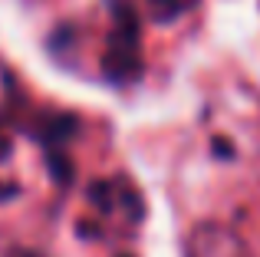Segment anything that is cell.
I'll list each match as a JSON object with an SVG mask.
<instances>
[{
    "label": "cell",
    "instance_id": "cell-2",
    "mask_svg": "<svg viewBox=\"0 0 260 257\" xmlns=\"http://www.w3.org/2000/svg\"><path fill=\"white\" fill-rule=\"evenodd\" d=\"M184 257H247V244L231 228L208 221V224H198L188 234Z\"/></svg>",
    "mask_w": 260,
    "mask_h": 257
},
{
    "label": "cell",
    "instance_id": "cell-3",
    "mask_svg": "<svg viewBox=\"0 0 260 257\" xmlns=\"http://www.w3.org/2000/svg\"><path fill=\"white\" fill-rule=\"evenodd\" d=\"M76 125H79V119L73 116V112H43V116L37 119V125H33V135H37L46 148H56V145H63V142H70L73 135H76Z\"/></svg>",
    "mask_w": 260,
    "mask_h": 257
},
{
    "label": "cell",
    "instance_id": "cell-4",
    "mask_svg": "<svg viewBox=\"0 0 260 257\" xmlns=\"http://www.w3.org/2000/svg\"><path fill=\"white\" fill-rule=\"evenodd\" d=\"M89 201H92L95 211L112 214L119 208V178H95L89 185Z\"/></svg>",
    "mask_w": 260,
    "mask_h": 257
},
{
    "label": "cell",
    "instance_id": "cell-8",
    "mask_svg": "<svg viewBox=\"0 0 260 257\" xmlns=\"http://www.w3.org/2000/svg\"><path fill=\"white\" fill-rule=\"evenodd\" d=\"M17 195H20L17 185H0V201H10V198H17Z\"/></svg>",
    "mask_w": 260,
    "mask_h": 257
},
{
    "label": "cell",
    "instance_id": "cell-9",
    "mask_svg": "<svg viewBox=\"0 0 260 257\" xmlns=\"http://www.w3.org/2000/svg\"><path fill=\"white\" fill-rule=\"evenodd\" d=\"M214 152H221L217 158H231V145H228V142H221V139L214 142Z\"/></svg>",
    "mask_w": 260,
    "mask_h": 257
},
{
    "label": "cell",
    "instance_id": "cell-6",
    "mask_svg": "<svg viewBox=\"0 0 260 257\" xmlns=\"http://www.w3.org/2000/svg\"><path fill=\"white\" fill-rule=\"evenodd\" d=\"M119 208H122V211H128V218H132V221L145 218V201H142L139 188L128 185L125 178H119Z\"/></svg>",
    "mask_w": 260,
    "mask_h": 257
},
{
    "label": "cell",
    "instance_id": "cell-1",
    "mask_svg": "<svg viewBox=\"0 0 260 257\" xmlns=\"http://www.w3.org/2000/svg\"><path fill=\"white\" fill-rule=\"evenodd\" d=\"M142 26H139V13L128 4L115 7V26L112 37H109V50L102 56V73H106L112 83H125V79L142 76L145 63H142Z\"/></svg>",
    "mask_w": 260,
    "mask_h": 257
},
{
    "label": "cell",
    "instance_id": "cell-5",
    "mask_svg": "<svg viewBox=\"0 0 260 257\" xmlns=\"http://www.w3.org/2000/svg\"><path fill=\"white\" fill-rule=\"evenodd\" d=\"M194 7H198V0H148V10H152L155 23H172V20L194 10Z\"/></svg>",
    "mask_w": 260,
    "mask_h": 257
},
{
    "label": "cell",
    "instance_id": "cell-11",
    "mask_svg": "<svg viewBox=\"0 0 260 257\" xmlns=\"http://www.w3.org/2000/svg\"><path fill=\"white\" fill-rule=\"evenodd\" d=\"M122 257H132V254H122Z\"/></svg>",
    "mask_w": 260,
    "mask_h": 257
},
{
    "label": "cell",
    "instance_id": "cell-10",
    "mask_svg": "<svg viewBox=\"0 0 260 257\" xmlns=\"http://www.w3.org/2000/svg\"><path fill=\"white\" fill-rule=\"evenodd\" d=\"M4 257H43V254H37V251H7Z\"/></svg>",
    "mask_w": 260,
    "mask_h": 257
},
{
    "label": "cell",
    "instance_id": "cell-7",
    "mask_svg": "<svg viewBox=\"0 0 260 257\" xmlns=\"http://www.w3.org/2000/svg\"><path fill=\"white\" fill-rule=\"evenodd\" d=\"M46 165H50V172H53V178L59 181V185H70L73 181V162L70 158H63V152L59 148H46Z\"/></svg>",
    "mask_w": 260,
    "mask_h": 257
}]
</instances>
